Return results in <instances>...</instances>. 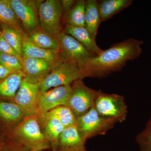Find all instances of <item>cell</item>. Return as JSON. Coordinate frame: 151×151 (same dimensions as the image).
I'll list each match as a JSON object with an SVG mask.
<instances>
[{
	"mask_svg": "<svg viewBox=\"0 0 151 151\" xmlns=\"http://www.w3.org/2000/svg\"><path fill=\"white\" fill-rule=\"evenodd\" d=\"M144 42L130 38L113 45L99 55L86 60L82 67L86 77L103 78L120 71L128 61L139 57Z\"/></svg>",
	"mask_w": 151,
	"mask_h": 151,
	"instance_id": "6da1fadb",
	"label": "cell"
},
{
	"mask_svg": "<svg viewBox=\"0 0 151 151\" xmlns=\"http://www.w3.org/2000/svg\"><path fill=\"white\" fill-rule=\"evenodd\" d=\"M8 136L18 141L30 151L51 150L50 144L41 130L36 115L25 117Z\"/></svg>",
	"mask_w": 151,
	"mask_h": 151,
	"instance_id": "7a4b0ae2",
	"label": "cell"
},
{
	"mask_svg": "<svg viewBox=\"0 0 151 151\" xmlns=\"http://www.w3.org/2000/svg\"><path fill=\"white\" fill-rule=\"evenodd\" d=\"M85 77V72L78 64L62 58L41 82L40 90V92H45L52 87L70 85L76 80Z\"/></svg>",
	"mask_w": 151,
	"mask_h": 151,
	"instance_id": "3957f363",
	"label": "cell"
},
{
	"mask_svg": "<svg viewBox=\"0 0 151 151\" xmlns=\"http://www.w3.org/2000/svg\"><path fill=\"white\" fill-rule=\"evenodd\" d=\"M94 107L100 116L113 119L116 123L126 120L128 107L124 97L119 94H109L98 91Z\"/></svg>",
	"mask_w": 151,
	"mask_h": 151,
	"instance_id": "277c9868",
	"label": "cell"
},
{
	"mask_svg": "<svg viewBox=\"0 0 151 151\" xmlns=\"http://www.w3.org/2000/svg\"><path fill=\"white\" fill-rule=\"evenodd\" d=\"M116 123L113 119L100 116L93 107L77 118L76 126L80 137L86 141L97 135L104 134Z\"/></svg>",
	"mask_w": 151,
	"mask_h": 151,
	"instance_id": "5b68a950",
	"label": "cell"
},
{
	"mask_svg": "<svg viewBox=\"0 0 151 151\" xmlns=\"http://www.w3.org/2000/svg\"><path fill=\"white\" fill-rule=\"evenodd\" d=\"M37 4L41 29L56 38L62 29L61 1L47 0Z\"/></svg>",
	"mask_w": 151,
	"mask_h": 151,
	"instance_id": "8992f818",
	"label": "cell"
},
{
	"mask_svg": "<svg viewBox=\"0 0 151 151\" xmlns=\"http://www.w3.org/2000/svg\"><path fill=\"white\" fill-rule=\"evenodd\" d=\"M70 85L72 91L66 106L77 118L94 107L98 91L86 86L82 79L76 80Z\"/></svg>",
	"mask_w": 151,
	"mask_h": 151,
	"instance_id": "52a82bcc",
	"label": "cell"
},
{
	"mask_svg": "<svg viewBox=\"0 0 151 151\" xmlns=\"http://www.w3.org/2000/svg\"><path fill=\"white\" fill-rule=\"evenodd\" d=\"M56 38L59 42L60 54L63 59L75 63L81 68L86 60L94 56L83 45L70 35L61 32Z\"/></svg>",
	"mask_w": 151,
	"mask_h": 151,
	"instance_id": "ba28073f",
	"label": "cell"
},
{
	"mask_svg": "<svg viewBox=\"0 0 151 151\" xmlns=\"http://www.w3.org/2000/svg\"><path fill=\"white\" fill-rule=\"evenodd\" d=\"M40 84L29 83L23 79L18 91L12 102L15 103L26 117L39 113L38 98L40 91Z\"/></svg>",
	"mask_w": 151,
	"mask_h": 151,
	"instance_id": "9c48e42d",
	"label": "cell"
},
{
	"mask_svg": "<svg viewBox=\"0 0 151 151\" xmlns=\"http://www.w3.org/2000/svg\"><path fill=\"white\" fill-rule=\"evenodd\" d=\"M7 2L28 33L39 29L37 2L31 0H7Z\"/></svg>",
	"mask_w": 151,
	"mask_h": 151,
	"instance_id": "30bf717a",
	"label": "cell"
},
{
	"mask_svg": "<svg viewBox=\"0 0 151 151\" xmlns=\"http://www.w3.org/2000/svg\"><path fill=\"white\" fill-rule=\"evenodd\" d=\"M71 91V85H68L40 92L38 98L39 113H46L58 106H66Z\"/></svg>",
	"mask_w": 151,
	"mask_h": 151,
	"instance_id": "8fae6325",
	"label": "cell"
},
{
	"mask_svg": "<svg viewBox=\"0 0 151 151\" xmlns=\"http://www.w3.org/2000/svg\"><path fill=\"white\" fill-rule=\"evenodd\" d=\"M25 117L15 103L0 98V132L5 137L10 134Z\"/></svg>",
	"mask_w": 151,
	"mask_h": 151,
	"instance_id": "7c38bea8",
	"label": "cell"
},
{
	"mask_svg": "<svg viewBox=\"0 0 151 151\" xmlns=\"http://www.w3.org/2000/svg\"><path fill=\"white\" fill-rule=\"evenodd\" d=\"M21 62L24 79L34 84H40L56 65L47 60L24 56L22 57Z\"/></svg>",
	"mask_w": 151,
	"mask_h": 151,
	"instance_id": "4fadbf2b",
	"label": "cell"
},
{
	"mask_svg": "<svg viewBox=\"0 0 151 151\" xmlns=\"http://www.w3.org/2000/svg\"><path fill=\"white\" fill-rule=\"evenodd\" d=\"M41 130L51 146L52 151H57L60 135L65 127L54 116L47 112L36 115Z\"/></svg>",
	"mask_w": 151,
	"mask_h": 151,
	"instance_id": "5bb4252c",
	"label": "cell"
},
{
	"mask_svg": "<svg viewBox=\"0 0 151 151\" xmlns=\"http://www.w3.org/2000/svg\"><path fill=\"white\" fill-rule=\"evenodd\" d=\"M21 34L23 56L43 60L54 64H56L62 59L59 53L37 46L29 40L27 35L23 31L21 32Z\"/></svg>",
	"mask_w": 151,
	"mask_h": 151,
	"instance_id": "9a60e30c",
	"label": "cell"
},
{
	"mask_svg": "<svg viewBox=\"0 0 151 151\" xmlns=\"http://www.w3.org/2000/svg\"><path fill=\"white\" fill-rule=\"evenodd\" d=\"M85 142L80 137L75 124L65 128L63 131L57 151H84Z\"/></svg>",
	"mask_w": 151,
	"mask_h": 151,
	"instance_id": "2e32d148",
	"label": "cell"
},
{
	"mask_svg": "<svg viewBox=\"0 0 151 151\" xmlns=\"http://www.w3.org/2000/svg\"><path fill=\"white\" fill-rule=\"evenodd\" d=\"M64 33L74 37L94 56L99 55L103 51L85 27L66 25Z\"/></svg>",
	"mask_w": 151,
	"mask_h": 151,
	"instance_id": "e0dca14e",
	"label": "cell"
},
{
	"mask_svg": "<svg viewBox=\"0 0 151 151\" xmlns=\"http://www.w3.org/2000/svg\"><path fill=\"white\" fill-rule=\"evenodd\" d=\"M24 78L22 73H13L0 81V98L12 101Z\"/></svg>",
	"mask_w": 151,
	"mask_h": 151,
	"instance_id": "ac0fdd59",
	"label": "cell"
},
{
	"mask_svg": "<svg viewBox=\"0 0 151 151\" xmlns=\"http://www.w3.org/2000/svg\"><path fill=\"white\" fill-rule=\"evenodd\" d=\"M132 0H103L98 2L101 22L107 20L132 4Z\"/></svg>",
	"mask_w": 151,
	"mask_h": 151,
	"instance_id": "d6986e66",
	"label": "cell"
},
{
	"mask_svg": "<svg viewBox=\"0 0 151 151\" xmlns=\"http://www.w3.org/2000/svg\"><path fill=\"white\" fill-rule=\"evenodd\" d=\"M101 22L98 9V1L96 0L86 1L85 27L94 39H95Z\"/></svg>",
	"mask_w": 151,
	"mask_h": 151,
	"instance_id": "ffe728a7",
	"label": "cell"
},
{
	"mask_svg": "<svg viewBox=\"0 0 151 151\" xmlns=\"http://www.w3.org/2000/svg\"><path fill=\"white\" fill-rule=\"evenodd\" d=\"M27 36L29 40L37 46L60 53V45L57 39L41 29H39L30 33Z\"/></svg>",
	"mask_w": 151,
	"mask_h": 151,
	"instance_id": "44dd1931",
	"label": "cell"
},
{
	"mask_svg": "<svg viewBox=\"0 0 151 151\" xmlns=\"http://www.w3.org/2000/svg\"><path fill=\"white\" fill-rule=\"evenodd\" d=\"M85 6L86 1H75L73 6L67 13L66 22L72 26L85 27Z\"/></svg>",
	"mask_w": 151,
	"mask_h": 151,
	"instance_id": "7402d4cb",
	"label": "cell"
},
{
	"mask_svg": "<svg viewBox=\"0 0 151 151\" xmlns=\"http://www.w3.org/2000/svg\"><path fill=\"white\" fill-rule=\"evenodd\" d=\"M2 34L5 40L22 57V40L21 32L14 28L4 24H1Z\"/></svg>",
	"mask_w": 151,
	"mask_h": 151,
	"instance_id": "603a6c76",
	"label": "cell"
},
{
	"mask_svg": "<svg viewBox=\"0 0 151 151\" xmlns=\"http://www.w3.org/2000/svg\"><path fill=\"white\" fill-rule=\"evenodd\" d=\"M0 24L9 26L19 31H22L20 22L7 2L0 0Z\"/></svg>",
	"mask_w": 151,
	"mask_h": 151,
	"instance_id": "cb8c5ba5",
	"label": "cell"
},
{
	"mask_svg": "<svg viewBox=\"0 0 151 151\" xmlns=\"http://www.w3.org/2000/svg\"><path fill=\"white\" fill-rule=\"evenodd\" d=\"M56 118L65 128L76 124L77 118L72 111L66 106H60L47 112Z\"/></svg>",
	"mask_w": 151,
	"mask_h": 151,
	"instance_id": "d4e9b609",
	"label": "cell"
},
{
	"mask_svg": "<svg viewBox=\"0 0 151 151\" xmlns=\"http://www.w3.org/2000/svg\"><path fill=\"white\" fill-rule=\"evenodd\" d=\"M0 63L14 73L24 74L21 59L17 57L0 52Z\"/></svg>",
	"mask_w": 151,
	"mask_h": 151,
	"instance_id": "484cf974",
	"label": "cell"
},
{
	"mask_svg": "<svg viewBox=\"0 0 151 151\" xmlns=\"http://www.w3.org/2000/svg\"><path fill=\"white\" fill-rule=\"evenodd\" d=\"M1 151H30L18 141L9 136L5 137Z\"/></svg>",
	"mask_w": 151,
	"mask_h": 151,
	"instance_id": "4316f807",
	"label": "cell"
},
{
	"mask_svg": "<svg viewBox=\"0 0 151 151\" xmlns=\"http://www.w3.org/2000/svg\"><path fill=\"white\" fill-rule=\"evenodd\" d=\"M0 52L13 55L18 58L20 59L22 58V57L4 39L1 35L0 36Z\"/></svg>",
	"mask_w": 151,
	"mask_h": 151,
	"instance_id": "83f0119b",
	"label": "cell"
},
{
	"mask_svg": "<svg viewBox=\"0 0 151 151\" xmlns=\"http://www.w3.org/2000/svg\"><path fill=\"white\" fill-rule=\"evenodd\" d=\"M147 142L142 141L141 142L143 151H151V131L147 135Z\"/></svg>",
	"mask_w": 151,
	"mask_h": 151,
	"instance_id": "f1b7e54d",
	"label": "cell"
},
{
	"mask_svg": "<svg viewBox=\"0 0 151 151\" xmlns=\"http://www.w3.org/2000/svg\"><path fill=\"white\" fill-rule=\"evenodd\" d=\"M14 72L0 63V81H2L8 76Z\"/></svg>",
	"mask_w": 151,
	"mask_h": 151,
	"instance_id": "f546056e",
	"label": "cell"
},
{
	"mask_svg": "<svg viewBox=\"0 0 151 151\" xmlns=\"http://www.w3.org/2000/svg\"><path fill=\"white\" fill-rule=\"evenodd\" d=\"M75 2V1H72V0H63V1H61L63 12L64 11L65 12H67L68 13V12L70 10V9L73 6Z\"/></svg>",
	"mask_w": 151,
	"mask_h": 151,
	"instance_id": "4dcf8cb0",
	"label": "cell"
},
{
	"mask_svg": "<svg viewBox=\"0 0 151 151\" xmlns=\"http://www.w3.org/2000/svg\"><path fill=\"white\" fill-rule=\"evenodd\" d=\"M5 136H4L0 132V151H1V147L2 144L4 139Z\"/></svg>",
	"mask_w": 151,
	"mask_h": 151,
	"instance_id": "1f68e13d",
	"label": "cell"
},
{
	"mask_svg": "<svg viewBox=\"0 0 151 151\" xmlns=\"http://www.w3.org/2000/svg\"><path fill=\"white\" fill-rule=\"evenodd\" d=\"M1 34H2L1 27V24H0V36L1 35Z\"/></svg>",
	"mask_w": 151,
	"mask_h": 151,
	"instance_id": "d6a6232c",
	"label": "cell"
},
{
	"mask_svg": "<svg viewBox=\"0 0 151 151\" xmlns=\"http://www.w3.org/2000/svg\"><path fill=\"white\" fill-rule=\"evenodd\" d=\"M87 151V150H85V151Z\"/></svg>",
	"mask_w": 151,
	"mask_h": 151,
	"instance_id": "836d02e7",
	"label": "cell"
}]
</instances>
